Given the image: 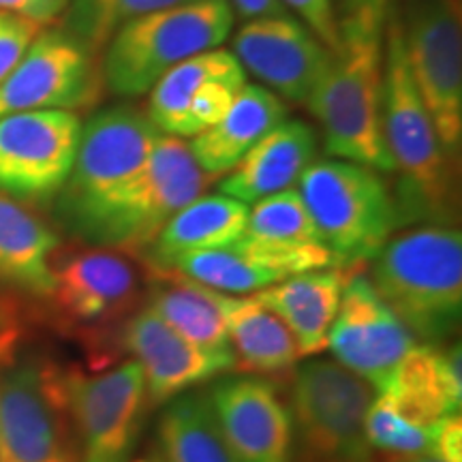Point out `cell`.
Masks as SVG:
<instances>
[{
    "label": "cell",
    "mask_w": 462,
    "mask_h": 462,
    "mask_svg": "<svg viewBox=\"0 0 462 462\" xmlns=\"http://www.w3.org/2000/svg\"><path fill=\"white\" fill-rule=\"evenodd\" d=\"M381 123L394 173L401 176L392 190L401 225L452 223L458 210V163L443 148L415 88L398 14H390L383 37Z\"/></svg>",
    "instance_id": "6da1fadb"
},
{
    "label": "cell",
    "mask_w": 462,
    "mask_h": 462,
    "mask_svg": "<svg viewBox=\"0 0 462 462\" xmlns=\"http://www.w3.org/2000/svg\"><path fill=\"white\" fill-rule=\"evenodd\" d=\"M368 281L413 338L437 345L458 330L462 236L452 225H420L385 242Z\"/></svg>",
    "instance_id": "7a4b0ae2"
},
{
    "label": "cell",
    "mask_w": 462,
    "mask_h": 462,
    "mask_svg": "<svg viewBox=\"0 0 462 462\" xmlns=\"http://www.w3.org/2000/svg\"><path fill=\"white\" fill-rule=\"evenodd\" d=\"M161 137L146 107L120 103L82 125L78 152L67 182L58 190V218L92 245L97 231L140 176Z\"/></svg>",
    "instance_id": "3957f363"
},
{
    "label": "cell",
    "mask_w": 462,
    "mask_h": 462,
    "mask_svg": "<svg viewBox=\"0 0 462 462\" xmlns=\"http://www.w3.org/2000/svg\"><path fill=\"white\" fill-rule=\"evenodd\" d=\"M383 37L385 31H374L340 39V50L306 107L319 123L323 148L332 159L394 173L381 123Z\"/></svg>",
    "instance_id": "277c9868"
},
{
    "label": "cell",
    "mask_w": 462,
    "mask_h": 462,
    "mask_svg": "<svg viewBox=\"0 0 462 462\" xmlns=\"http://www.w3.org/2000/svg\"><path fill=\"white\" fill-rule=\"evenodd\" d=\"M231 26L229 0L182 5L133 20L101 51L103 84L123 99L148 95L173 67L221 48Z\"/></svg>",
    "instance_id": "5b68a950"
},
{
    "label": "cell",
    "mask_w": 462,
    "mask_h": 462,
    "mask_svg": "<svg viewBox=\"0 0 462 462\" xmlns=\"http://www.w3.org/2000/svg\"><path fill=\"white\" fill-rule=\"evenodd\" d=\"M298 182L323 245L340 268L371 262L401 227L392 189L371 167L323 159L310 163Z\"/></svg>",
    "instance_id": "8992f818"
},
{
    "label": "cell",
    "mask_w": 462,
    "mask_h": 462,
    "mask_svg": "<svg viewBox=\"0 0 462 462\" xmlns=\"http://www.w3.org/2000/svg\"><path fill=\"white\" fill-rule=\"evenodd\" d=\"M374 388L338 362L300 364L289 390V462H377L366 439Z\"/></svg>",
    "instance_id": "52a82bcc"
},
{
    "label": "cell",
    "mask_w": 462,
    "mask_h": 462,
    "mask_svg": "<svg viewBox=\"0 0 462 462\" xmlns=\"http://www.w3.org/2000/svg\"><path fill=\"white\" fill-rule=\"evenodd\" d=\"M212 180L215 178L195 163L189 140L161 133L148 163L103 221L90 246L140 255L170 218L201 198Z\"/></svg>",
    "instance_id": "ba28073f"
},
{
    "label": "cell",
    "mask_w": 462,
    "mask_h": 462,
    "mask_svg": "<svg viewBox=\"0 0 462 462\" xmlns=\"http://www.w3.org/2000/svg\"><path fill=\"white\" fill-rule=\"evenodd\" d=\"M62 396L82 462H129L150 407L146 379L135 360L103 373L60 371Z\"/></svg>",
    "instance_id": "9c48e42d"
},
{
    "label": "cell",
    "mask_w": 462,
    "mask_h": 462,
    "mask_svg": "<svg viewBox=\"0 0 462 462\" xmlns=\"http://www.w3.org/2000/svg\"><path fill=\"white\" fill-rule=\"evenodd\" d=\"M402 28L409 71L439 140L456 163L462 148V32L458 0H413Z\"/></svg>",
    "instance_id": "30bf717a"
},
{
    "label": "cell",
    "mask_w": 462,
    "mask_h": 462,
    "mask_svg": "<svg viewBox=\"0 0 462 462\" xmlns=\"http://www.w3.org/2000/svg\"><path fill=\"white\" fill-rule=\"evenodd\" d=\"M50 304L56 321L92 337L131 315L142 296L140 273L123 251L67 246L51 255Z\"/></svg>",
    "instance_id": "8fae6325"
},
{
    "label": "cell",
    "mask_w": 462,
    "mask_h": 462,
    "mask_svg": "<svg viewBox=\"0 0 462 462\" xmlns=\"http://www.w3.org/2000/svg\"><path fill=\"white\" fill-rule=\"evenodd\" d=\"M60 368L28 362L0 374V462H75Z\"/></svg>",
    "instance_id": "7c38bea8"
},
{
    "label": "cell",
    "mask_w": 462,
    "mask_h": 462,
    "mask_svg": "<svg viewBox=\"0 0 462 462\" xmlns=\"http://www.w3.org/2000/svg\"><path fill=\"white\" fill-rule=\"evenodd\" d=\"M97 60L99 56L60 26L39 32L0 84V118L37 109L90 107L106 86Z\"/></svg>",
    "instance_id": "4fadbf2b"
},
{
    "label": "cell",
    "mask_w": 462,
    "mask_h": 462,
    "mask_svg": "<svg viewBox=\"0 0 462 462\" xmlns=\"http://www.w3.org/2000/svg\"><path fill=\"white\" fill-rule=\"evenodd\" d=\"M82 120L67 109H37L0 118V193L48 199L71 173Z\"/></svg>",
    "instance_id": "5bb4252c"
},
{
    "label": "cell",
    "mask_w": 462,
    "mask_h": 462,
    "mask_svg": "<svg viewBox=\"0 0 462 462\" xmlns=\"http://www.w3.org/2000/svg\"><path fill=\"white\" fill-rule=\"evenodd\" d=\"M246 86L245 69L231 51H201L167 71L148 92L146 112L163 135L190 137L210 129L227 114Z\"/></svg>",
    "instance_id": "9a60e30c"
},
{
    "label": "cell",
    "mask_w": 462,
    "mask_h": 462,
    "mask_svg": "<svg viewBox=\"0 0 462 462\" xmlns=\"http://www.w3.org/2000/svg\"><path fill=\"white\" fill-rule=\"evenodd\" d=\"M231 54L276 97L304 107L334 58L298 17L289 14L248 20L236 32Z\"/></svg>",
    "instance_id": "2e32d148"
},
{
    "label": "cell",
    "mask_w": 462,
    "mask_h": 462,
    "mask_svg": "<svg viewBox=\"0 0 462 462\" xmlns=\"http://www.w3.org/2000/svg\"><path fill=\"white\" fill-rule=\"evenodd\" d=\"M413 345L411 332L379 298L368 276L351 274L328 337V349L340 366L381 392Z\"/></svg>",
    "instance_id": "e0dca14e"
},
{
    "label": "cell",
    "mask_w": 462,
    "mask_h": 462,
    "mask_svg": "<svg viewBox=\"0 0 462 462\" xmlns=\"http://www.w3.org/2000/svg\"><path fill=\"white\" fill-rule=\"evenodd\" d=\"M218 430L238 462H289L291 413L263 377H229L208 392Z\"/></svg>",
    "instance_id": "ac0fdd59"
},
{
    "label": "cell",
    "mask_w": 462,
    "mask_h": 462,
    "mask_svg": "<svg viewBox=\"0 0 462 462\" xmlns=\"http://www.w3.org/2000/svg\"><path fill=\"white\" fill-rule=\"evenodd\" d=\"M120 343L140 364L150 404L170 402L204 381L236 371L234 356L190 345L148 306L126 319Z\"/></svg>",
    "instance_id": "d6986e66"
},
{
    "label": "cell",
    "mask_w": 462,
    "mask_h": 462,
    "mask_svg": "<svg viewBox=\"0 0 462 462\" xmlns=\"http://www.w3.org/2000/svg\"><path fill=\"white\" fill-rule=\"evenodd\" d=\"M379 396L388 398L404 420L420 426H435L460 413V345L448 349L429 343L413 345Z\"/></svg>",
    "instance_id": "ffe728a7"
},
{
    "label": "cell",
    "mask_w": 462,
    "mask_h": 462,
    "mask_svg": "<svg viewBox=\"0 0 462 462\" xmlns=\"http://www.w3.org/2000/svg\"><path fill=\"white\" fill-rule=\"evenodd\" d=\"M317 133L304 120H282L245 154L221 182V193L255 204L268 195L291 189L315 163Z\"/></svg>",
    "instance_id": "44dd1931"
},
{
    "label": "cell",
    "mask_w": 462,
    "mask_h": 462,
    "mask_svg": "<svg viewBox=\"0 0 462 462\" xmlns=\"http://www.w3.org/2000/svg\"><path fill=\"white\" fill-rule=\"evenodd\" d=\"M349 276L346 268L313 270L259 289L255 298L281 317L296 338L300 356H317L328 349V337Z\"/></svg>",
    "instance_id": "7402d4cb"
},
{
    "label": "cell",
    "mask_w": 462,
    "mask_h": 462,
    "mask_svg": "<svg viewBox=\"0 0 462 462\" xmlns=\"http://www.w3.org/2000/svg\"><path fill=\"white\" fill-rule=\"evenodd\" d=\"M287 116L289 107L281 97L263 86L246 84L217 125L190 137L189 150L208 176L218 178L234 170Z\"/></svg>",
    "instance_id": "603a6c76"
},
{
    "label": "cell",
    "mask_w": 462,
    "mask_h": 462,
    "mask_svg": "<svg viewBox=\"0 0 462 462\" xmlns=\"http://www.w3.org/2000/svg\"><path fill=\"white\" fill-rule=\"evenodd\" d=\"M248 206L229 195H201L161 229L146 251L148 268L167 270L184 255L236 245L246 234Z\"/></svg>",
    "instance_id": "cb8c5ba5"
},
{
    "label": "cell",
    "mask_w": 462,
    "mask_h": 462,
    "mask_svg": "<svg viewBox=\"0 0 462 462\" xmlns=\"http://www.w3.org/2000/svg\"><path fill=\"white\" fill-rule=\"evenodd\" d=\"M225 328H227L236 371L246 374H279L293 368L300 356L298 343L279 315L253 298L218 293Z\"/></svg>",
    "instance_id": "d4e9b609"
},
{
    "label": "cell",
    "mask_w": 462,
    "mask_h": 462,
    "mask_svg": "<svg viewBox=\"0 0 462 462\" xmlns=\"http://www.w3.org/2000/svg\"><path fill=\"white\" fill-rule=\"evenodd\" d=\"M150 273L152 282L148 289V309L190 345L212 354H231L218 291L178 274L176 270L150 268Z\"/></svg>",
    "instance_id": "484cf974"
},
{
    "label": "cell",
    "mask_w": 462,
    "mask_h": 462,
    "mask_svg": "<svg viewBox=\"0 0 462 462\" xmlns=\"http://www.w3.org/2000/svg\"><path fill=\"white\" fill-rule=\"evenodd\" d=\"M58 236L26 206L0 193V281L48 298Z\"/></svg>",
    "instance_id": "4316f807"
},
{
    "label": "cell",
    "mask_w": 462,
    "mask_h": 462,
    "mask_svg": "<svg viewBox=\"0 0 462 462\" xmlns=\"http://www.w3.org/2000/svg\"><path fill=\"white\" fill-rule=\"evenodd\" d=\"M163 462H238L218 430L206 394L187 392L170 401L159 420Z\"/></svg>",
    "instance_id": "83f0119b"
},
{
    "label": "cell",
    "mask_w": 462,
    "mask_h": 462,
    "mask_svg": "<svg viewBox=\"0 0 462 462\" xmlns=\"http://www.w3.org/2000/svg\"><path fill=\"white\" fill-rule=\"evenodd\" d=\"M206 3V0H69L60 20V28L92 54L101 56L109 39L133 20L182 5Z\"/></svg>",
    "instance_id": "f1b7e54d"
},
{
    "label": "cell",
    "mask_w": 462,
    "mask_h": 462,
    "mask_svg": "<svg viewBox=\"0 0 462 462\" xmlns=\"http://www.w3.org/2000/svg\"><path fill=\"white\" fill-rule=\"evenodd\" d=\"M157 270V268H154ZM167 270H176L178 274L199 282L218 293H251L281 282L273 270L263 268L251 255H246L238 245L215 251L190 253L176 259Z\"/></svg>",
    "instance_id": "f546056e"
},
{
    "label": "cell",
    "mask_w": 462,
    "mask_h": 462,
    "mask_svg": "<svg viewBox=\"0 0 462 462\" xmlns=\"http://www.w3.org/2000/svg\"><path fill=\"white\" fill-rule=\"evenodd\" d=\"M246 238L268 245H315L323 242L313 217L296 189L268 195L248 208Z\"/></svg>",
    "instance_id": "4dcf8cb0"
},
{
    "label": "cell",
    "mask_w": 462,
    "mask_h": 462,
    "mask_svg": "<svg viewBox=\"0 0 462 462\" xmlns=\"http://www.w3.org/2000/svg\"><path fill=\"white\" fill-rule=\"evenodd\" d=\"M439 424V421H437ZM435 426H420L404 420L401 413L392 407L388 398H373L366 411V439L373 449H381L385 454L396 456H430L432 443H435Z\"/></svg>",
    "instance_id": "1f68e13d"
},
{
    "label": "cell",
    "mask_w": 462,
    "mask_h": 462,
    "mask_svg": "<svg viewBox=\"0 0 462 462\" xmlns=\"http://www.w3.org/2000/svg\"><path fill=\"white\" fill-rule=\"evenodd\" d=\"M340 39L346 34L385 31L392 0H330Z\"/></svg>",
    "instance_id": "d6a6232c"
},
{
    "label": "cell",
    "mask_w": 462,
    "mask_h": 462,
    "mask_svg": "<svg viewBox=\"0 0 462 462\" xmlns=\"http://www.w3.org/2000/svg\"><path fill=\"white\" fill-rule=\"evenodd\" d=\"M332 54L340 50V32L330 0H281Z\"/></svg>",
    "instance_id": "836d02e7"
},
{
    "label": "cell",
    "mask_w": 462,
    "mask_h": 462,
    "mask_svg": "<svg viewBox=\"0 0 462 462\" xmlns=\"http://www.w3.org/2000/svg\"><path fill=\"white\" fill-rule=\"evenodd\" d=\"M39 32H42V26L32 24V22L0 14V84L14 71Z\"/></svg>",
    "instance_id": "e575fe53"
},
{
    "label": "cell",
    "mask_w": 462,
    "mask_h": 462,
    "mask_svg": "<svg viewBox=\"0 0 462 462\" xmlns=\"http://www.w3.org/2000/svg\"><path fill=\"white\" fill-rule=\"evenodd\" d=\"M69 0H0V14H9L37 26H51L62 20Z\"/></svg>",
    "instance_id": "d590c367"
},
{
    "label": "cell",
    "mask_w": 462,
    "mask_h": 462,
    "mask_svg": "<svg viewBox=\"0 0 462 462\" xmlns=\"http://www.w3.org/2000/svg\"><path fill=\"white\" fill-rule=\"evenodd\" d=\"M430 456L441 462H462V418H460V413L449 415V418L439 421Z\"/></svg>",
    "instance_id": "8d00e7d4"
},
{
    "label": "cell",
    "mask_w": 462,
    "mask_h": 462,
    "mask_svg": "<svg viewBox=\"0 0 462 462\" xmlns=\"http://www.w3.org/2000/svg\"><path fill=\"white\" fill-rule=\"evenodd\" d=\"M234 9L245 20H259V17L285 15L289 11L282 7L281 0H231Z\"/></svg>",
    "instance_id": "74e56055"
},
{
    "label": "cell",
    "mask_w": 462,
    "mask_h": 462,
    "mask_svg": "<svg viewBox=\"0 0 462 462\" xmlns=\"http://www.w3.org/2000/svg\"><path fill=\"white\" fill-rule=\"evenodd\" d=\"M377 462H441V460L432 458V456H426V454H415V456L388 454L383 460H377Z\"/></svg>",
    "instance_id": "f35d334b"
},
{
    "label": "cell",
    "mask_w": 462,
    "mask_h": 462,
    "mask_svg": "<svg viewBox=\"0 0 462 462\" xmlns=\"http://www.w3.org/2000/svg\"><path fill=\"white\" fill-rule=\"evenodd\" d=\"M140 462H163V458H161V454H152L148 460H140Z\"/></svg>",
    "instance_id": "ab89813d"
},
{
    "label": "cell",
    "mask_w": 462,
    "mask_h": 462,
    "mask_svg": "<svg viewBox=\"0 0 462 462\" xmlns=\"http://www.w3.org/2000/svg\"><path fill=\"white\" fill-rule=\"evenodd\" d=\"M5 326V310H3V304H0V328Z\"/></svg>",
    "instance_id": "60d3db41"
}]
</instances>
